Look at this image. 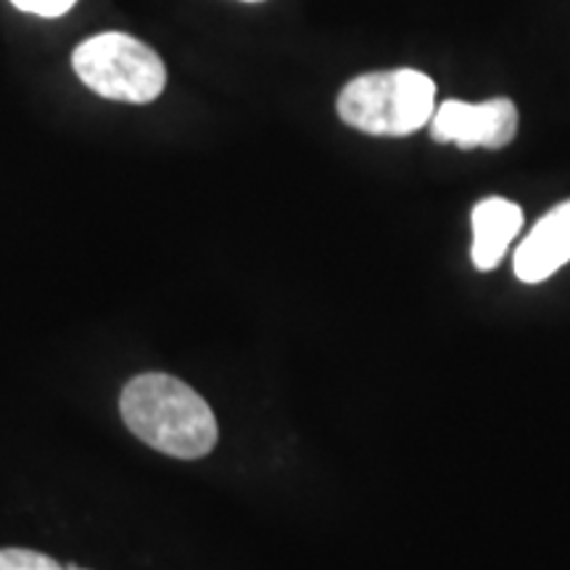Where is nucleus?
Returning a JSON list of instances; mask_svg holds the SVG:
<instances>
[{
  "mask_svg": "<svg viewBox=\"0 0 570 570\" xmlns=\"http://www.w3.org/2000/svg\"><path fill=\"white\" fill-rule=\"evenodd\" d=\"M71 67L82 85L109 101L151 104L167 85L159 53L125 32H104L80 42Z\"/></svg>",
  "mask_w": 570,
  "mask_h": 570,
  "instance_id": "3",
  "label": "nucleus"
},
{
  "mask_svg": "<svg viewBox=\"0 0 570 570\" xmlns=\"http://www.w3.org/2000/svg\"><path fill=\"white\" fill-rule=\"evenodd\" d=\"M523 227V209L508 198H483L473 209V265L481 273L494 269Z\"/></svg>",
  "mask_w": 570,
  "mask_h": 570,
  "instance_id": "6",
  "label": "nucleus"
},
{
  "mask_svg": "<svg viewBox=\"0 0 570 570\" xmlns=\"http://www.w3.org/2000/svg\"><path fill=\"white\" fill-rule=\"evenodd\" d=\"M436 85L417 69L370 71L341 90L338 117L354 130L402 138L431 122Z\"/></svg>",
  "mask_w": 570,
  "mask_h": 570,
  "instance_id": "2",
  "label": "nucleus"
},
{
  "mask_svg": "<svg viewBox=\"0 0 570 570\" xmlns=\"http://www.w3.org/2000/svg\"><path fill=\"white\" fill-rule=\"evenodd\" d=\"M0 570H67L48 554L35 550H21V547H6L0 550Z\"/></svg>",
  "mask_w": 570,
  "mask_h": 570,
  "instance_id": "7",
  "label": "nucleus"
},
{
  "mask_svg": "<svg viewBox=\"0 0 570 570\" xmlns=\"http://www.w3.org/2000/svg\"><path fill=\"white\" fill-rule=\"evenodd\" d=\"M570 262V202L554 206L533 225L515 254V275L523 283H544Z\"/></svg>",
  "mask_w": 570,
  "mask_h": 570,
  "instance_id": "5",
  "label": "nucleus"
},
{
  "mask_svg": "<svg viewBox=\"0 0 570 570\" xmlns=\"http://www.w3.org/2000/svg\"><path fill=\"white\" fill-rule=\"evenodd\" d=\"M244 3H262V0H244Z\"/></svg>",
  "mask_w": 570,
  "mask_h": 570,
  "instance_id": "9",
  "label": "nucleus"
},
{
  "mask_svg": "<svg viewBox=\"0 0 570 570\" xmlns=\"http://www.w3.org/2000/svg\"><path fill=\"white\" fill-rule=\"evenodd\" d=\"M518 132V109L510 98L483 104L444 101L431 117V138L460 148H504Z\"/></svg>",
  "mask_w": 570,
  "mask_h": 570,
  "instance_id": "4",
  "label": "nucleus"
},
{
  "mask_svg": "<svg viewBox=\"0 0 570 570\" xmlns=\"http://www.w3.org/2000/svg\"><path fill=\"white\" fill-rule=\"evenodd\" d=\"M119 412L142 444L177 460H202L217 446L219 428L209 402L167 373H142L125 383Z\"/></svg>",
  "mask_w": 570,
  "mask_h": 570,
  "instance_id": "1",
  "label": "nucleus"
},
{
  "mask_svg": "<svg viewBox=\"0 0 570 570\" xmlns=\"http://www.w3.org/2000/svg\"><path fill=\"white\" fill-rule=\"evenodd\" d=\"M19 11L24 13H35V17H46V19H56L63 17L77 0H11Z\"/></svg>",
  "mask_w": 570,
  "mask_h": 570,
  "instance_id": "8",
  "label": "nucleus"
},
{
  "mask_svg": "<svg viewBox=\"0 0 570 570\" xmlns=\"http://www.w3.org/2000/svg\"><path fill=\"white\" fill-rule=\"evenodd\" d=\"M67 570H80V568H75V566H69V568H67Z\"/></svg>",
  "mask_w": 570,
  "mask_h": 570,
  "instance_id": "10",
  "label": "nucleus"
}]
</instances>
